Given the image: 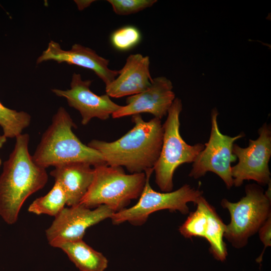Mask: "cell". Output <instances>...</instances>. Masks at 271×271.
<instances>
[{
	"instance_id": "obj_1",
	"label": "cell",
	"mask_w": 271,
	"mask_h": 271,
	"mask_svg": "<svg viewBox=\"0 0 271 271\" xmlns=\"http://www.w3.org/2000/svg\"><path fill=\"white\" fill-rule=\"evenodd\" d=\"M132 129L118 140L108 142L93 140L87 146L99 152L106 164L125 167L131 174L154 169L162 148L163 127L161 120L149 121L140 114L131 116Z\"/></svg>"
},
{
	"instance_id": "obj_2",
	"label": "cell",
	"mask_w": 271,
	"mask_h": 271,
	"mask_svg": "<svg viewBox=\"0 0 271 271\" xmlns=\"http://www.w3.org/2000/svg\"><path fill=\"white\" fill-rule=\"evenodd\" d=\"M14 150L4 163L0 176V216L8 224H15L26 199L42 189L48 176L29 154L27 133L16 138Z\"/></svg>"
},
{
	"instance_id": "obj_3",
	"label": "cell",
	"mask_w": 271,
	"mask_h": 271,
	"mask_svg": "<svg viewBox=\"0 0 271 271\" xmlns=\"http://www.w3.org/2000/svg\"><path fill=\"white\" fill-rule=\"evenodd\" d=\"M76 125L63 107L53 115L32 156L34 161L46 169L71 162H84L95 167L106 164L101 154L83 144L72 130Z\"/></svg>"
},
{
	"instance_id": "obj_4",
	"label": "cell",
	"mask_w": 271,
	"mask_h": 271,
	"mask_svg": "<svg viewBox=\"0 0 271 271\" xmlns=\"http://www.w3.org/2000/svg\"><path fill=\"white\" fill-rule=\"evenodd\" d=\"M93 168L92 182L80 204L91 209L106 205L116 213L139 198L146 183L145 173L127 174L121 167L106 164Z\"/></svg>"
},
{
	"instance_id": "obj_5",
	"label": "cell",
	"mask_w": 271,
	"mask_h": 271,
	"mask_svg": "<svg viewBox=\"0 0 271 271\" xmlns=\"http://www.w3.org/2000/svg\"><path fill=\"white\" fill-rule=\"evenodd\" d=\"M245 191V195L237 202L226 199L221 201L230 215L224 237L237 249L244 247L271 215L270 184L265 192L255 184L247 185Z\"/></svg>"
},
{
	"instance_id": "obj_6",
	"label": "cell",
	"mask_w": 271,
	"mask_h": 271,
	"mask_svg": "<svg viewBox=\"0 0 271 271\" xmlns=\"http://www.w3.org/2000/svg\"><path fill=\"white\" fill-rule=\"evenodd\" d=\"M182 103L175 98L163 124V137L161 152L154 167L155 182L163 192L172 191L173 176L176 169L185 163H193L203 150L204 144L190 145L180 133V115Z\"/></svg>"
},
{
	"instance_id": "obj_7",
	"label": "cell",
	"mask_w": 271,
	"mask_h": 271,
	"mask_svg": "<svg viewBox=\"0 0 271 271\" xmlns=\"http://www.w3.org/2000/svg\"><path fill=\"white\" fill-rule=\"evenodd\" d=\"M154 169L147 171L146 181L138 202L133 206L114 213L110 218L114 225L128 222L134 226H141L147 221L149 216L156 211L168 210L179 211L183 214L189 213V202L196 204L202 196L203 191L185 184L178 189L169 192H159L151 186L150 179Z\"/></svg>"
},
{
	"instance_id": "obj_8",
	"label": "cell",
	"mask_w": 271,
	"mask_h": 271,
	"mask_svg": "<svg viewBox=\"0 0 271 271\" xmlns=\"http://www.w3.org/2000/svg\"><path fill=\"white\" fill-rule=\"evenodd\" d=\"M218 115L217 108H214L211 112V128L209 140L193 163L189 176L198 179L211 172L223 180L227 189H230L233 186L231 164L237 159L232 152L233 146L244 134L230 137L223 134L218 124Z\"/></svg>"
},
{
	"instance_id": "obj_9",
	"label": "cell",
	"mask_w": 271,
	"mask_h": 271,
	"mask_svg": "<svg viewBox=\"0 0 271 271\" xmlns=\"http://www.w3.org/2000/svg\"><path fill=\"white\" fill-rule=\"evenodd\" d=\"M259 137L250 139L248 146L242 148L234 144L232 152L238 160L231 167L233 185L239 187L245 180H254L259 185L270 182L268 163L271 157V129L264 123L258 129Z\"/></svg>"
},
{
	"instance_id": "obj_10",
	"label": "cell",
	"mask_w": 271,
	"mask_h": 271,
	"mask_svg": "<svg viewBox=\"0 0 271 271\" xmlns=\"http://www.w3.org/2000/svg\"><path fill=\"white\" fill-rule=\"evenodd\" d=\"M114 213L104 205L93 209L80 203L64 207L46 229L47 239L54 247L62 242L82 240L87 228L110 218Z\"/></svg>"
},
{
	"instance_id": "obj_11",
	"label": "cell",
	"mask_w": 271,
	"mask_h": 271,
	"mask_svg": "<svg viewBox=\"0 0 271 271\" xmlns=\"http://www.w3.org/2000/svg\"><path fill=\"white\" fill-rule=\"evenodd\" d=\"M91 83L92 81L83 80L80 74L74 73L70 89H52L56 95L65 98L70 107L80 112L83 125L87 124L94 117L106 120L121 106L106 94L98 95L94 93L90 89Z\"/></svg>"
},
{
	"instance_id": "obj_12",
	"label": "cell",
	"mask_w": 271,
	"mask_h": 271,
	"mask_svg": "<svg viewBox=\"0 0 271 271\" xmlns=\"http://www.w3.org/2000/svg\"><path fill=\"white\" fill-rule=\"evenodd\" d=\"M171 80L166 77L153 78L150 86L145 91L128 96L126 105L120 107L111 115L113 118L149 113L161 119L167 115L175 94Z\"/></svg>"
},
{
	"instance_id": "obj_13",
	"label": "cell",
	"mask_w": 271,
	"mask_h": 271,
	"mask_svg": "<svg viewBox=\"0 0 271 271\" xmlns=\"http://www.w3.org/2000/svg\"><path fill=\"white\" fill-rule=\"evenodd\" d=\"M49 60L90 69L102 80L105 86L112 82L119 73V70L108 67V60L99 56L92 49L79 44H75L71 49L65 50L58 43L50 41L47 48L37 58L36 62L38 64Z\"/></svg>"
},
{
	"instance_id": "obj_14",
	"label": "cell",
	"mask_w": 271,
	"mask_h": 271,
	"mask_svg": "<svg viewBox=\"0 0 271 271\" xmlns=\"http://www.w3.org/2000/svg\"><path fill=\"white\" fill-rule=\"evenodd\" d=\"M150 58L141 54L129 55L118 76L105 86V92L109 97L120 98L131 96L147 89L153 78L150 72Z\"/></svg>"
},
{
	"instance_id": "obj_15",
	"label": "cell",
	"mask_w": 271,
	"mask_h": 271,
	"mask_svg": "<svg viewBox=\"0 0 271 271\" xmlns=\"http://www.w3.org/2000/svg\"><path fill=\"white\" fill-rule=\"evenodd\" d=\"M84 162H71L55 167L50 173L63 188L67 197V205L80 203L87 192L94 177V168Z\"/></svg>"
},
{
	"instance_id": "obj_16",
	"label": "cell",
	"mask_w": 271,
	"mask_h": 271,
	"mask_svg": "<svg viewBox=\"0 0 271 271\" xmlns=\"http://www.w3.org/2000/svg\"><path fill=\"white\" fill-rule=\"evenodd\" d=\"M56 247L62 250L80 271H104L108 266L106 257L83 239L62 242Z\"/></svg>"
},
{
	"instance_id": "obj_17",
	"label": "cell",
	"mask_w": 271,
	"mask_h": 271,
	"mask_svg": "<svg viewBox=\"0 0 271 271\" xmlns=\"http://www.w3.org/2000/svg\"><path fill=\"white\" fill-rule=\"evenodd\" d=\"M201 200L207 218L204 238L209 243V250L214 257L218 260L224 261L227 255L226 244L223 239L226 225L223 223L215 209L203 196L201 197Z\"/></svg>"
},
{
	"instance_id": "obj_18",
	"label": "cell",
	"mask_w": 271,
	"mask_h": 271,
	"mask_svg": "<svg viewBox=\"0 0 271 271\" xmlns=\"http://www.w3.org/2000/svg\"><path fill=\"white\" fill-rule=\"evenodd\" d=\"M67 205L65 193L59 183L55 182L45 195L36 199L28 207V211L36 215L46 214L56 217Z\"/></svg>"
},
{
	"instance_id": "obj_19",
	"label": "cell",
	"mask_w": 271,
	"mask_h": 271,
	"mask_svg": "<svg viewBox=\"0 0 271 271\" xmlns=\"http://www.w3.org/2000/svg\"><path fill=\"white\" fill-rule=\"evenodd\" d=\"M31 121V116L27 112L10 109L0 102V126L7 138H16L22 134Z\"/></svg>"
},
{
	"instance_id": "obj_20",
	"label": "cell",
	"mask_w": 271,
	"mask_h": 271,
	"mask_svg": "<svg viewBox=\"0 0 271 271\" xmlns=\"http://www.w3.org/2000/svg\"><path fill=\"white\" fill-rule=\"evenodd\" d=\"M201 197L196 203V210L190 213L185 221L179 227L180 233L185 238L205 237L207 218Z\"/></svg>"
},
{
	"instance_id": "obj_21",
	"label": "cell",
	"mask_w": 271,
	"mask_h": 271,
	"mask_svg": "<svg viewBox=\"0 0 271 271\" xmlns=\"http://www.w3.org/2000/svg\"><path fill=\"white\" fill-rule=\"evenodd\" d=\"M141 34L133 26H125L115 30L110 37L113 47L120 51H127L139 43Z\"/></svg>"
},
{
	"instance_id": "obj_22",
	"label": "cell",
	"mask_w": 271,
	"mask_h": 271,
	"mask_svg": "<svg viewBox=\"0 0 271 271\" xmlns=\"http://www.w3.org/2000/svg\"><path fill=\"white\" fill-rule=\"evenodd\" d=\"M114 12L118 15H128L151 7L156 0H108Z\"/></svg>"
},
{
	"instance_id": "obj_23",
	"label": "cell",
	"mask_w": 271,
	"mask_h": 271,
	"mask_svg": "<svg viewBox=\"0 0 271 271\" xmlns=\"http://www.w3.org/2000/svg\"><path fill=\"white\" fill-rule=\"evenodd\" d=\"M258 231L260 240L264 245L263 250L259 257L260 258L266 247L271 245V215L260 227Z\"/></svg>"
},
{
	"instance_id": "obj_24",
	"label": "cell",
	"mask_w": 271,
	"mask_h": 271,
	"mask_svg": "<svg viewBox=\"0 0 271 271\" xmlns=\"http://www.w3.org/2000/svg\"><path fill=\"white\" fill-rule=\"evenodd\" d=\"M78 8L79 10H82L85 8L89 6L90 4L94 1H75Z\"/></svg>"
},
{
	"instance_id": "obj_25",
	"label": "cell",
	"mask_w": 271,
	"mask_h": 271,
	"mask_svg": "<svg viewBox=\"0 0 271 271\" xmlns=\"http://www.w3.org/2000/svg\"><path fill=\"white\" fill-rule=\"evenodd\" d=\"M7 138L4 135H0V149L3 147L4 145L7 141ZM0 162L2 163V161L0 158Z\"/></svg>"
},
{
	"instance_id": "obj_26",
	"label": "cell",
	"mask_w": 271,
	"mask_h": 271,
	"mask_svg": "<svg viewBox=\"0 0 271 271\" xmlns=\"http://www.w3.org/2000/svg\"><path fill=\"white\" fill-rule=\"evenodd\" d=\"M1 163H1V162H0V167H1Z\"/></svg>"
}]
</instances>
